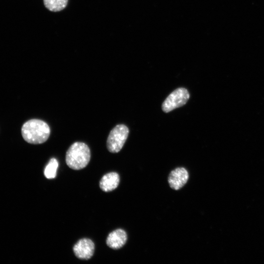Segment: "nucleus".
I'll use <instances>...</instances> for the list:
<instances>
[{
	"label": "nucleus",
	"mask_w": 264,
	"mask_h": 264,
	"mask_svg": "<svg viewBox=\"0 0 264 264\" xmlns=\"http://www.w3.org/2000/svg\"><path fill=\"white\" fill-rule=\"evenodd\" d=\"M50 129L44 121L32 119L24 123L22 127V137L27 142L33 144H42L48 138Z\"/></svg>",
	"instance_id": "f257e3e1"
},
{
	"label": "nucleus",
	"mask_w": 264,
	"mask_h": 264,
	"mask_svg": "<svg viewBox=\"0 0 264 264\" xmlns=\"http://www.w3.org/2000/svg\"><path fill=\"white\" fill-rule=\"evenodd\" d=\"M90 156V149L86 144L76 142L69 147L66 153V163L72 169H82L88 164Z\"/></svg>",
	"instance_id": "f03ea898"
},
{
	"label": "nucleus",
	"mask_w": 264,
	"mask_h": 264,
	"mask_svg": "<svg viewBox=\"0 0 264 264\" xmlns=\"http://www.w3.org/2000/svg\"><path fill=\"white\" fill-rule=\"evenodd\" d=\"M128 128L123 124L116 125L110 132L107 140V147L112 153L119 152L124 145L128 134Z\"/></svg>",
	"instance_id": "7ed1b4c3"
},
{
	"label": "nucleus",
	"mask_w": 264,
	"mask_h": 264,
	"mask_svg": "<svg viewBox=\"0 0 264 264\" xmlns=\"http://www.w3.org/2000/svg\"><path fill=\"white\" fill-rule=\"evenodd\" d=\"M189 97V93L186 88H177L172 92L163 102L162 110L165 112H169L184 105Z\"/></svg>",
	"instance_id": "20e7f679"
},
{
	"label": "nucleus",
	"mask_w": 264,
	"mask_h": 264,
	"mask_svg": "<svg viewBox=\"0 0 264 264\" xmlns=\"http://www.w3.org/2000/svg\"><path fill=\"white\" fill-rule=\"evenodd\" d=\"M94 248V244L91 240L84 238L79 240L74 245L73 250L78 258L88 260L92 256Z\"/></svg>",
	"instance_id": "39448f33"
},
{
	"label": "nucleus",
	"mask_w": 264,
	"mask_h": 264,
	"mask_svg": "<svg viewBox=\"0 0 264 264\" xmlns=\"http://www.w3.org/2000/svg\"><path fill=\"white\" fill-rule=\"evenodd\" d=\"M188 179V171L184 168L178 167L171 172L168 181L172 189L177 190L184 186Z\"/></svg>",
	"instance_id": "423d86ee"
},
{
	"label": "nucleus",
	"mask_w": 264,
	"mask_h": 264,
	"mask_svg": "<svg viewBox=\"0 0 264 264\" xmlns=\"http://www.w3.org/2000/svg\"><path fill=\"white\" fill-rule=\"evenodd\" d=\"M127 240L126 232L123 229H118L111 232L106 240L107 245L113 249L122 247Z\"/></svg>",
	"instance_id": "0eeeda50"
},
{
	"label": "nucleus",
	"mask_w": 264,
	"mask_h": 264,
	"mask_svg": "<svg viewBox=\"0 0 264 264\" xmlns=\"http://www.w3.org/2000/svg\"><path fill=\"white\" fill-rule=\"evenodd\" d=\"M120 178L115 172L105 174L100 181V187L104 192H108L116 189L119 185Z\"/></svg>",
	"instance_id": "6e6552de"
},
{
	"label": "nucleus",
	"mask_w": 264,
	"mask_h": 264,
	"mask_svg": "<svg viewBox=\"0 0 264 264\" xmlns=\"http://www.w3.org/2000/svg\"><path fill=\"white\" fill-rule=\"evenodd\" d=\"M67 2L68 0H44L45 7L53 12H58L64 9Z\"/></svg>",
	"instance_id": "1a4fd4ad"
},
{
	"label": "nucleus",
	"mask_w": 264,
	"mask_h": 264,
	"mask_svg": "<svg viewBox=\"0 0 264 264\" xmlns=\"http://www.w3.org/2000/svg\"><path fill=\"white\" fill-rule=\"evenodd\" d=\"M58 167V162L57 159L55 158H51L44 170V175L45 177L48 179L55 178L56 176Z\"/></svg>",
	"instance_id": "9d476101"
}]
</instances>
